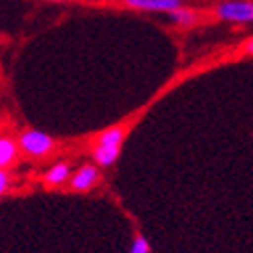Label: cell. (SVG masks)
I'll list each match as a JSON object with an SVG mask.
<instances>
[{
	"mask_svg": "<svg viewBox=\"0 0 253 253\" xmlns=\"http://www.w3.org/2000/svg\"><path fill=\"white\" fill-rule=\"evenodd\" d=\"M16 142H18L20 152H25L31 158H43V156H47L55 148V140L49 134L39 132V130H25V132H20Z\"/></svg>",
	"mask_w": 253,
	"mask_h": 253,
	"instance_id": "6da1fadb",
	"label": "cell"
},
{
	"mask_svg": "<svg viewBox=\"0 0 253 253\" xmlns=\"http://www.w3.org/2000/svg\"><path fill=\"white\" fill-rule=\"evenodd\" d=\"M217 16L229 23H253L251 0H227L217 6Z\"/></svg>",
	"mask_w": 253,
	"mask_h": 253,
	"instance_id": "7a4b0ae2",
	"label": "cell"
},
{
	"mask_svg": "<svg viewBox=\"0 0 253 253\" xmlns=\"http://www.w3.org/2000/svg\"><path fill=\"white\" fill-rule=\"evenodd\" d=\"M99 180V168L95 164H83L81 168L71 174L69 178V188L71 191H77V193H85V191H91V188L97 184Z\"/></svg>",
	"mask_w": 253,
	"mask_h": 253,
	"instance_id": "3957f363",
	"label": "cell"
},
{
	"mask_svg": "<svg viewBox=\"0 0 253 253\" xmlns=\"http://www.w3.org/2000/svg\"><path fill=\"white\" fill-rule=\"evenodd\" d=\"M124 2L138 10H156L166 14L182 6V0H124Z\"/></svg>",
	"mask_w": 253,
	"mask_h": 253,
	"instance_id": "277c9868",
	"label": "cell"
},
{
	"mask_svg": "<svg viewBox=\"0 0 253 253\" xmlns=\"http://www.w3.org/2000/svg\"><path fill=\"white\" fill-rule=\"evenodd\" d=\"M18 142L10 136H0V168H8L18 160Z\"/></svg>",
	"mask_w": 253,
	"mask_h": 253,
	"instance_id": "5b68a950",
	"label": "cell"
},
{
	"mask_svg": "<svg viewBox=\"0 0 253 253\" xmlns=\"http://www.w3.org/2000/svg\"><path fill=\"white\" fill-rule=\"evenodd\" d=\"M71 174H73V172H71V166L65 164V162H59V164H53L49 170L45 172L43 180H45L47 186H61V184L69 182Z\"/></svg>",
	"mask_w": 253,
	"mask_h": 253,
	"instance_id": "8992f818",
	"label": "cell"
},
{
	"mask_svg": "<svg viewBox=\"0 0 253 253\" xmlns=\"http://www.w3.org/2000/svg\"><path fill=\"white\" fill-rule=\"evenodd\" d=\"M120 148L122 146H95L93 162H97V166H112L120 156Z\"/></svg>",
	"mask_w": 253,
	"mask_h": 253,
	"instance_id": "52a82bcc",
	"label": "cell"
},
{
	"mask_svg": "<svg viewBox=\"0 0 253 253\" xmlns=\"http://www.w3.org/2000/svg\"><path fill=\"white\" fill-rule=\"evenodd\" d=\"M126 138V128L124 126H114V128L103 130L97 136V146H122Z\"/></svg>",
	"mask_w": 253,
	"mask_h": 253,
	"instance_id": "ba28073f",
	"label": "cell"
},
{
	"mask_svg": "<svg viewBox=\"0 0 253 253\" xmlns=\"http://www.w3.org/2000/svg\"><path fill=\"white\" fill-rule=\"evenodd\" d=\"M168 16H170V20L174 25H178V27H191V25L197 23V18H199V14L195 10L184 8V6H180V8L172 10V12H168Z\"/></svg>",
	"mask_w": 253,
	"mask_h": 253,
	"instance_id": "9c48e42d",
	"label": "cell"
},
{
	"mask_svg": "<svg viewBox=\"0 0 253 253\" xmlns=\"http://www.w3.org/2000/svg\"><path fill=\"white\" fill-rule=\"evenodd\" d=\"M128 253H150V243H148V239L138 233V235L134 237V243H132V247H130Z\"/></svg>",
	"mask_w": 253,
	"mask_h": 253,
	"instance_id": "30bf717a",
	"label": "cell"
},
{
	"mask_svg": "<svg viewBox=\"0 0 253 253\" xmlns=\"http://www.w3.org/2000/svg\"><path fill=\"white\" fill-rule=\"evenodd\" d=\"M12 184V176L8 172V168H0V197H2Z\"/></svg>",
	"mask_w": 253,
	"mask_h": 253,
	"instance_id": "8fae6325",
	"label": "cell"
},
{
	"mask_svg": "<svg viewBox=\"0 0 253 253\" xmlns=\"http://www.w3.org/2000/svg\"><path fill=\"white\" fill-rule=\"evenodd\" d=\"M243 53H247V55H253V39L245 41V45H243Z\"/></svg>",
	"mask_w": 253,
	"mask_h": 253,
	"instance_id": "7c38bea8",
	"label": "cell"
},
{
	"mask_svg": "<svg viewBox=\"0 0 253 253\" xmlns=\"http://www.w3.org/2000/svg\"><path fill=\"white\" fill-rule=\"evenodd\" d=\"M49 2H73V0H49Z\"/></svg>",
	"mask_w": 253,
	"mask_h": 253,
	"instance_id": "4fadbf2b",
	"label": "cell"
}]
</instances>
